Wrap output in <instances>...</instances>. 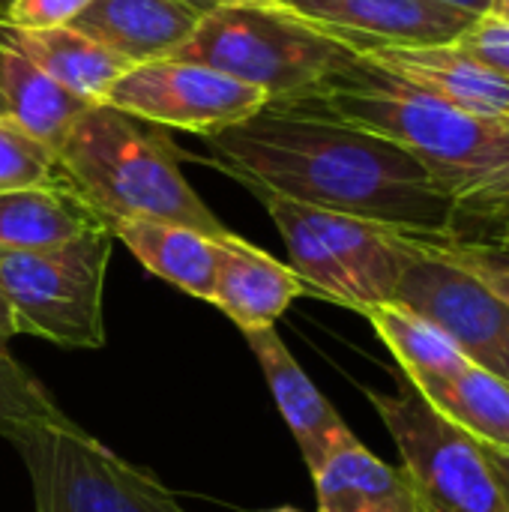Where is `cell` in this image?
I'll list each match as a JSON object with an SVG mask.
<instances>
[{
  "mask_svg": "<svg viewBox=\"0 0 509 512\" xmlns=\"http://www.w3.org/2000/svg\"><path fill=\"white\" fill-rule=\"evenodd\" d=\"M477 444H480V441H477ZM480 450H483V459H486V465H489V471H492V477H495L501 495L507 498L509 504V450H495V447H489V444H480Z\"/></svg>",
  "mask_w": 509,
  "mask_h": 512,
  "instance_id": "29",
  "label": "cell"
},
{
  "mask_svg": "<svg viewBox=\"0 0 509 512\" xmlns=\"http://www.w3.org/2000/svg\"><path fill=\"white\" fill-rule=\"evenodd\" d=\"M396 393L366 390L387 426L423 512H509L480 444L435 411L399 372Z\"/></svg>",
  "mask_w": 509,
  "mask_h": 512,
  "instance_id": "8",
  "label": "cell"
},
{
  "mask_svg": "<svg viewBox=\"0 0 509 512\" xmlns=\"http://www.w3.org/2000/svg\"><path fill=\"white\" fill-rule=\"evenodd\" d=\"M201 15L183 0H90L72 27L138 66L171 57L192 36Z\"/></svg>",
  "mask_w": 509,
  "mask_h": 512,
  "instance_id": "14",
  "label": "cell"
},
{
  "mask_svg": "<svg viewBox=\"0 0 509 512\" xmlns=\"http://www.w3.org/2000/svg\"><path fill=\"white\" fill-rule=\"evenodd\" d=\"M354 54L381 45H447L480 15L444 0H276Z\"/></svg>",
  "mask_w": 509,
  "mask_h": 512,
  "instance_id": "11",
  "label": "cell"
},
{
  "mask_svg": "<svg viewBox=\"0 0 509 512\" xmlns=\"http://www.w3.org/2000/svg\"><path fill=\"white\" fill-rule=\"evenodd\" d=\"M108 228L60 177L48 186L0 192V249H48Z\"/></svg>",
  "mask_w": 509,
  "mask_h": 512,
  "instance_id": "19",
  "label": "cell"
},
{
  "mask_svg": "<svg viewBox=\"0 0 509 512\" xmlns=\"http://www.w3.org/2000/svg\"><path fill=\"white\" fill-rule=\"evenodd\" d=\"M426 402L474 441L495 450H509L507 381L468 363L447 387L432 393Z\"/></svg>",
  "mask_w": 509,
  "mask_h": 512,
  "instance_id": "22",
  "label": "cell"
},
{
  "mask_svg": "<svg viewBox=\"0 0 509 512\" xmlns=\"http://www.w3.org/2000/svg\"><path fill=\"white\" fill-rule=\"evenodd\" d=\"M243 339L261 366V375L279 405L288 432L300 447L309 474H315L342 444H348L357 435L327 402V396L312 384V378L300 369L294 354L279 339L276 327L243 330Z\"/></svg>",
  "mask_w": 509,
  "mask_h": 512,
  "instance_id": "12",
  "label": "cell"
},
{
  "mask_svg": "<svg viewBox=\"0 0 509 512\" xmlns=\"http://www.w3.org/2000/svg\"><path fill=\"white\" fill-rule=\"evenodd\" d=\"M447 258L456 264L468 267L474 276H480L504 303L509 306V255H501L489 246L471 243V240H456V237H429Z\"/></svg>",
  "mask_w": 509,
  "mask_h": 512,
  "instance_id": "25",
  "label": "cell"
},
{
  "mask_svg": "<svg viewBox=\"0 0 509 512\" xmlns=\"http://www.w3.org/2000/svg\"><path fill=\"white\" fill-rule=\"evenodd\" d=\"M420 90L486 120L509 123V81L462 51L447 45H381L360 54Z\"/></svg>",
  "mask_w": 509,
  "mask_h": 512,
  "instance_id": "13",
  "label": "cell"
},
{
  "mask_svg": "<svg viewBox=\"0 0 509 512\" xmlns=\"http://www.w3.org/2000/svg\"><path fill=\"white\" fill-rule=\"evenodd\" d=\"M357 57L276 0H240L201 15L192 36L171 54L261 90L267 102L312 96Z\"/></svg>",
  "mask_w": 509,
  "mask_h": 512,
  "instance_id": "4",
  "label": "cell"
},
{
  "mask_svg": "<svg viewBox=\"0 0 509 512\" xmlns=\"http://www.w3.org/2000/svg\"><path fill=\"white\" fill-rule=\"evenodd\" d=\"M486 15H495V18H504V21H509V0H492Z\"/></svg>",
  "mask_w": 509,
  "mask_h": 512,
  "instance_id": "33",
  "label": "cell"
},
{
  "mask_svg": "<svg viewBox=\"0 0 509 512\" xmlns=\"http://www.w3.org/2000/svg\"><path fill=\"white\" fill-rule=\"evenodd\" d=\"M456 45L509 81V21L495 15H480L456 39Z\"/></svg>",
  "mask_w": 509,
  "mask_h": 512,
  "instance_id": "26",
  "label": "cell"
},
{
  "mask_svg": "<svg viewBox=\"0 0 509 512\" xmlns=\"http://www.w3.org/2000/svg\"><path fill=\"white\" fill-rule=\"evenodd\" d=\"M66 417L54 396L18 363L0 360V435L21 423H48Z\"/></svg>",
  "mask_w": 509,
  "mask_h": 512,
  "instance_id": "24",
  "label": "cell"
},
{
  "mask_svg": "<svg viewBox=\"0 0 509 512\" xmlns=\"http://www.w3.org/2000/svg\"><path fill=\"white\" fill-rule=\"evenodd\" d=\"M12 336H18V330H15V318H12V309H9L6 297L0 294V360H9V357H12V354H9V342H12Z\"/></svg>",
  "mask_w": 509,
  "mask_h": 512,
  "instance_id": "30",
  "label": "cell"
},
{
  "mask_svg": "<svg viewBox=\"0 0 509 512\" xmlns=\"http://www.w3.org/2000/svg\"><path fill=\"white\" fill-rule=\"evenodd\" d=\"M57 150L27 126L0 117V192L57 183Z\"/></svg>",
  "mask_w": 509,
  "mask_h": 512,
  "instance_id": "23",
  "label": "cell"
},
{
  "mask_svg": "<svg viewBox=\"0 0 509 512\" xmlns=\"http://www.w3.org/2000/svg\"><path fill=\"white\" fill-rule=\"evenodd\" d=\"M261 512H300V510H294V507H273V510H261Z\"/></svg>",
  "mask_w": 509,
  "mask_h": 512,
  "instance_id": "34",
  "label": "cell"
},
{
  "mask_svg": "<svg viewBox=\"0 0 509 512\" xmlns=\"http://www.w3.org/2000/svg\"><path fill=\"white\" fill-rule=\"evenodd\" d=\"M3 438L27 468L33 512H186L150 471L126 462L69 417L21 423Z\"/></svg>",
  "mask_w": 509,
  "mask_h": 512,
  "instance_id": "7",
  "label": "cell"
},
{
  "mask_svg": "<svg viewBox=\"0 0 509 512\" xmlns=\"http://www.w3.org/2000/svg\"><path fill=\"white\" fill-rule=\"evenodd\" d=\"M183 3H189V6H195L198 12H213V9H219V6H228V3H240V0H183Z\"/></svg>",
  "mask_w": 509,
  "mask_h": 512,
  "instance_id": "32",
  "label": "cell"
},
{
  "mask_svg": "<svg viewBox=\"0 0 509 512\" xmlns=\"http://www.w3.org/2000/svg\"><path fill=\"white\" fill-rule=\"evenodd\" d=\"M318 512H423L411 474L369 453L357 438L342 444L315 474Z\"/></svg>",
  "mask_w": 509,
  "mask_h": 512,
  "instance_id": "17",
  "label": "cell"
},
{
  "mask_svg": "<svg viewBox=\"0 0 509 512\" xmlns=\"http://www.w3.org/2000/svg\"><path fill=\"white\" fill-rule=\"evenodd\" d=\"M0 42L24 54L63 90L93 105L102 102L108 87L129 69L126 60H120L99 42L87 39L72 24L18 27L0 18Z\"/></svg>",
  "mask_w": 509,
  "mask_h": 512,
  "instance_id": "16",
  "label": "cell"
},
{
  "mask_svg": "<svg viewBox=\"0 0 509 512\" xmlns=\"http://www.w3.org/2000/svg\"><path fill=\"white\" fill-rule=\"evenodd\" d=\"M360 315L372 324V330L381 336V342L390 348V354L399 363V375L423 396L429 399L441 387H447L468 360L459 354V348L423 315L411 312L402 303H378L360 309Z\"/></svg>",
  "mask_w": 509,
  "mask_h": 512,
  "instance_id": "20",
  "label": "cell"
},
{
  "mask_svg": "<svg viewBox=\"0 0 509 512\" xmlns=\"http://www.w3.org/2000/svg\"><path fill=\"white\" fill-rule=\"evenodd\" d=\"M102 102L144 123L174 126L204 138L255 114L267 96L210 66L168 57L129 66Z\"/></svg>",
  "mask_w": 509,
  "mask_h": 512,
  "instance_id": "10",
  "label": "cell"
},
{
  "mask_svg": "<svg viewBox=\"0 0 509 512\" xmlns=\"http://www.w3.org/2000/svg\"><path fill=\"white\" fill-rule=\"evenodd\" d=\"M90 105L93 102H84L75 93L63 90L24 54L0 42V117L27 126L33 135L57 150L72 123Z\"/></svg>",
  "mask_w": 509,
  "mask_h": 512,
  "instance_id": "21",
  "label": "cell"
},
{
  "mask_svg": "<svg viewBox=\"0 0 509 512\" xmlns=\"http://www.w3.org/2000/svg\"><path fill=\"white\" fill-rule=\"evenodd\" d=\"M276 222L291 270L309 297L345 309H366L396 300L399 276L411 258V234L309 207L267 189H249Z\"/></svg>",
  "mask_w": 509,
  "mask_h": 512,
  "instance_id": "5",
  "label": "cell"
},
{
  "mask_svg": "<svg viewBox=\"0 0 509 512\" xmlns=\"http://www.w3.org/2000/svg\"><path fill=\"white\" fill-rule=\"evenodd\" d=\"M213 168L246 189L357 216L411 237H456L459 207L396 141L339 120L309 99L264 102L204 135Z\"/></svg>",
  "mask_w": 509,
  "mask_h": 512,
  "instance_id": "1",
  "label": "cell"
},
{
  "mask_svg": "<svg viewBox=\"0 0 509 512\" xmlns=\"http://www.w3.org/2000/svg\"><path fill=\"white\" fill-rule=\"evenodd\" d=\"M444 3L459 6V9H468V12H474V15H486L492 0H444Z\"/></svg>",
  "mask_w": 509,
  "mask_h": 512,
  "instance_id": "31",
  "label": "cell"
},
{
  "mask_svg": "<svg viewBox=\"0 0 509 512\" xmlns=\"http://www.w3.org/2000/svg\"><path fill=\"white\" fill-rule=\"evenodd\" d=\"M57 171L111 228L156 219L228 237L231 228L198 198L180 171V150L153 123L105 102L90 105L57 147Z\"/></svg>",
  "mask_w": 509,
  "mask_h": 512,
  "instance_id": "3",
  "label": "cell"
},
{
  "mask_svg": "<svg viewBox=\"0 0 509 512\" xmlns=\"http://www.w3.org/2000/svg\"><path fill=\"white\" fill-rule=\"evenodd\" d=\"M303 99L405 147L456 201L459 231L509 210V123L468 114L363 57Z\"/></svg>",
  "mask_w": 509,
  "mask_h": 512,
  "instance_id": "2",
  "label": "cell"
},
{
  "mask_svg": "<svg viewBox=\"0 0 509 512\" xmlns=\"http://www.w3.org/2000/svg\"><path fill=\"white\" fill-rule=\"evenodd\" d=\"M90 0H9L3 21L18 27H63L72 24Z\"/></svg>",
  "mask_w": 509,
  "mask_h": 512,
  "instance_id": "27",
  "label": "cell"
},
{
  "mask_svg": "<svg viewBox=\"0 0 509 512\" xmlns=\"http://www.w3.org/2000/svg\"><path fill=\"white\" fill-rule=\"evenodd\" d=\"M393 303L432 321L471 366L509 384V306L429 237H411Z\"/></svg>",
  "mask_w": 509,
  "mask_h": 512,
  "instance_id": "9",
  "label": "cell"
},
{
  "mask_svg": "<svg viewBox=\"0 0 509 512\" xmlns=\"http://www.w3.org/2000/svg\"><path fill=\"white\" fill-rule=\"evenodd\" d=\"M456 240H471V243L489 246L501 255H509V210L492 216V219H483V222L462 225Z\"/></svg>",
  "mask_w": 509,
  "mask_h": 512,
  "instance_id": "28",
  "label": "cell"
},
{
  "mask_svg": "<svg viewBox=\"0 0 509 512\" xmlns=\"http://www.w3.org/2000/svg\"><path fill=\"white\" fill-rule=\"evenodd\" d=\"M111 246V228H96L48 249H0V294L12 309L15 330L66 351L102 348Z\"/></svg>",
  "mask_w": 509,
  "mask_h": 512,
  "instance_id": "6",
  "label": "cell"
},
{
  "mask_svg": "<svg viewBox=\"0 0 509 512\" xmlns=\"http://www.w3.org/2000/svg\"><path fill=\"white\" fill-rule=\"evenodd\" d=\"M219 246L222 249L210 303L222 309L240 333L276 327L285 309L306 294L303 282L288 264L276 261L240 234L231 231Z\"/></svg>",
  "mask_w": 509,
  "mask_h": 512,
  "instance_id": "15",
  "label": "cell"
},
{
  "mask_svg": "<svg viewBox=\"0 0 509 512\" xmlns=\"http://www.w3.org/2000/svg\"><path fill=\"white\" fill-rule=\"evenodd\" d=\"M6 3H9V0H0V15H3V9H6Z\"/></svg>",
  "mask_w": 509,
  "mask_h": 512,
  "instance_id": "35",
  "label": "cell"
},
{
  "mask_svg": "<svg viewBox=\"0 0 509 512\" xmlns=\"http://www.w3.org/2000/svg\"><path fill=\"white\" fill-rule=\"evenodd\" d=\"M114 240L123 246L162 282L180 288L183 294L210 303L216 267H219V243L195 228L156 222V219H126L111 225Z\"/></svg>",
  "mask_w": 509,
  "mask_h": 512,
  "instance_id": "18",
  "label": "cell"
}]
</instances>
